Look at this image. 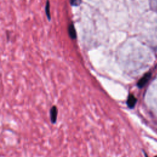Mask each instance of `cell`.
<instances>
[{
    "label": "cell",
    "mask_w": 157,
    "mask_h": 157,
    "mask_svg": "<svg viewBox=\"0 0 157 157\" xmlns=\"http://www.w3.org/2000/svg\"><path fill=\"white\" fill-rule=\"evenodd\" d=\"M150 75H151L150 73H147L146 74H145L144 76L139 80L137 83V85L139 88H142V87H143L145 84H146V83L148 82L150 78Z\"/></svg>",
    "instance_id": "6da1fadb"
},
{
    "label": "cell",
    "mask_w": 157,
    "mask_h": 157,
    "mask_svg": "<svg viewBox=\"0 0 157 157\" xmlns=\"http://www.w3.org/2000/svg\"><path fill=\"white\" fill-rule=\"evenodd\" d=\"M57 113L58 110L57 108L55 106H52L50 110V120L52 124H55L57 119Z\"/></svg>",
    "instance_id": "7a4b0ae2"
},
{
    "label": "cell",
    "mask_w": 157,
    "mask_h": 157,
    "mask_svg": "<svg viewBox=\"0 0 157 157\" xmlns=\"http://www.w3.org/2000/svg\"><path fill=\"white\" fill-rule=\"evenodd\" d=\"M68 33H69V36L71 37V38H72L73 39H76L77 38L76 31H75V27L73 23H71V24H69L68 25Z\"/></svg>",
    "instance_id": "3957f363"
},
{
    "label": "cell",
    "mask_w": 157,
    "mask_h": 157,
    "mask_svg": "<svg viewBox=\"0 0 157 157\" xmlns=\"http://www.w3.org/2000/svg\"><path fill=\"white\" fill-rule=\"evenodd\" d=\"M136 101H137V100L135 97V96L131 94L128 96V98L127 105L130 108H133L135 106Z\"/></svg>",
    "instance_id": "277c9868"
},
{
    "label": "cell",
    "mask_w": 157,
    "mask_h": 157,
    "mask_svg": "<svg viewBox=\"0 0 157 157\" xmlns=\"http://www.w3.org/2000/svg\"><path fill=\"white\" fill-rule=\"evenodd\" d=\"M45 13H46V15H47V18L50 20L51 17H50V3H49V1H47V3H46V5H45Z\"/></svg>",
    "instance_id": "5b68a950"
},
{
    "label": "cell",
    "mask_w": 157,
    "mask_h": 157,
    "mask_svg": "<svg viewBox=\"0 0 157 157\" xmlns=\"http://www.w3.org/2000/svg\"><path fill=\"white\" fill-rule=\"evenodd\" d=\"M72 6H79L80 3H82V1H78V0H72L69 1Z\"/></svg>",
    "instance_id": "8992f818"
},
{
    "label": "cell",
    "mask_w": 157,
    "mask_h": 157,
    "mask_svg": "<svg viewBox=\"0 0 157 157\" xmlns=\"http://www.w3.org/2000/svg\"><path fill=\"white\" fill-rule=\"evenodd\" d=\"M144 154H145V157H148V156H147V155L146 154H145V152H144Z\"/></svg>",
    "instance_id": "52a82bcc"
},
{
    "label": "cell",
    "mask_w": 157,
    "mask_h": 157,
    "mask_svg": "<svg viewBox=\"0 0 157 157\" xmlns=\"http://www.w3.org/2000/svg\"><path fill=\"white\" fill-rule=\"evenodd\" d=\"M155 157H157V156H155Z\"/></svg>",
    "instance_id": "ba28073f"
}]
</instances>
